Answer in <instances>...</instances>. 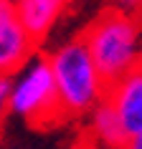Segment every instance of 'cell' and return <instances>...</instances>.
Segmentation results:
<instances>
[{
  "label": "cell",
  "instance_id": "277c9868",
  "mask_svg": "<svg viewBox=\"0 0 142 149\" xmlns=\"http://www.w3.org/2000/svg\"><path fill=\"white\" fill-rule=\"evenodd\" d=\"M36 40L25 31L18 5L0 0V76H13L36 51Z\"/></svg>",
  "mask_w": 142,
  "mask_h": 149
},
{
  "label": "cell",
  "instance_id": "3957f363",
  "mask_svg": "<svg viewBox=\"0 0 142 149\" xmlns=\"http://www.w3.org/2000/svg\"><path fill=\"white\" fill-rule=\"evenodd\" d=\"M8 116L20 119L31 126H53L63 119L58 91L51 73L48 56L33 53L10 76V106Z\"/></svg>",
  "mask_w": 142,
  "mask_h": 149
},
{
  "label": "cell",
  "instance_id": "52a82bcc",
  "mask_svg": "<svg viewBox=\"0 0 142 149\" xmlns=\"http://www.w3.org/2000/svg\"><path fill=\"white\" fill-rule=\"evenodd\" d=\"M89 139L94 147H124L129 141L117 111L107 99L89 114Z\"/></svg>",
  "mask_w": 142,
  "mask_h": 149
},
{
  "label": "cell",
  "instance_id": "30bf717a",
  "mask_svg": "<svg viewBox=\"0 0 142 149\" xmlns=\"http://www.w3.org/2000/svg\"><path fill=\"white\" fill-rule=\"evenodd\" d=\"M127 147H129V149H142V132H140V134H134V136H129Z\"/></svg>",
  "mask_w": 142,
  "mask_h": 149
},
{
  "label": "cell",
  "instance_id": "8992f818",
  "mask_svg": "<svg viewBox=\"0 0 142 149\" xmlns=\"http://www.w3.org/2000/svg\"><path fill=\"white\" fill-rule=\"evenodd\" d=\"M69 3L71 0H20L18 15H20V23L25 25V31L31 33V38L41 43L53 31L56 20L63 15Z\"/></svg>",
  "mask_w": 142,
  "mask_h": 149
},
{
  "label": "cell",
  "instance_id": "5b68a950",
  "mask_svg": "<svg viewBox=\"0 0 142 149\" xmlns=\"http://www.w3.org/2000/svg\"><path fill=\"white\" fill-rule=\"evenodd\" d=\"M107 101L117 111L127 136L142 132V63L134 66L129 73H124L122 79H117L114 84H109Z\"/></svg>",
  "mask_w": 142,
  "mask_h": 149
},
{
  "label": "cell",
  "instance_id": "ba28073f",
  "mask_svg": "<svg viewBox=\"0 0 142 149\" xmlns=\"http://www.w3.org/2000/svg\"><path fill=\"white\" fill-rule=\"evenodd\" d=\"M10 106V76H0V121L8 116Z\"/></svg>",
  "mask_w": 142,
  "mask_h": 149
},
{
  "label": "cell",
  "instance_id": "7c38bea8",
  "mask_svg": "<svg viewBox=\"0 0 142 149\" xmlns=\"http://www.w3.org/2000/svg\"><path fill=\"white\" fill-rule=\"evenodd\" d=\"M0 149H31V147H0Z\"/></svg>",
  "mask_w": 142,
  "mask_h": 149
},
{
  "label": "cell",
  "instance_id": "9c48e42d",
  "mask_svg": "<svg viewBox=\"0 0 142 149\" xmlns=\"http://www.w3.org/2000/svg\"><path fill=\"white\" fill-rule=\"evenodd\" d=\"M114 3V8L122 10V13H127V15L137 18L142 13V0H112Z\"/></svg>",
  "mask_w": 142,
  "mask_h": 149
},
{
  "label": "cell",
  "instance_id": "8fae6325",
  "mask_svg": "<svg viewBox=\"0 0 142 149\" xmlns=\"http://www.w3.org/2000/svg\"><path fill=\"white\" fill-rule=\"evenodd\" d=\"M94 149H129V147L124 144V147H94Z\"/></svg>",
  "mask_w": 142,
  "mask_h": 149
},
{
  "label": "cell",
  "instance_id": "4fadbf2b",
  "mask_svg": "<svg viewBox=\"0 0 142 149\" xmlns=\"http://www.w3.org/2000/svg\"><path fill=\"white\" fill-rule=\"evenodd\" d=\"M8 3H13V5H18V3H20V0H8Z\"/></svg>",
  "mask_w": 142,
  "mask_h": 149
},
{
  "label": "cell",
  "instance_id": "7a4b0ae2",
  "mask_svg": "<svg viewBox=\"0 0 142 149\" xmlns=\"http://www.w3.org/2000/svg\"><path fill=\"white\" fill-rule=\"evenodd\" d=\"M84 43L107 84H114L142 63V38L137 18L112 8L84 31Z\"/></svg>",
  "mask_w": 142,
  "mask_h": 149
},
{
  "label": "cell",
  "instance_id": "6da1fadb",
  "mask_svg": "<svg viewBox=\"0 0 142 149\" xmlns=\"http://www.w3.org/2000/svg\"><path fill=\"white\" fill-rule=\"evenodd\" d=\"M63 116H84L107 99L109 84L99 73L84 38L63 40L48 53Z\"/></svg>",
  "mask_w": 142,
  "mask_h": 149
}]
</instances>
